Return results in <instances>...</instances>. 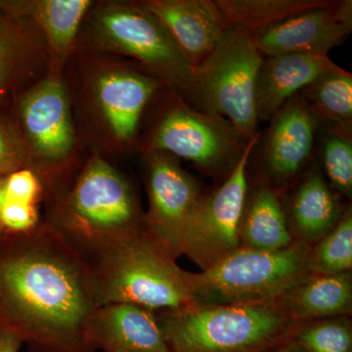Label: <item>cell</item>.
Listing matches in <instances>:
<instances>
[{
  "label": "cell",
  "mask_w": 352,
  "mask_h": 352,
  "mask_svg": "<svg viewBox=\"0 0 352 352\" xmlns=\"http://www.w3.org/2000/svg\"><path fill=\"white\" fill-rule=\"evenodd\" d=\"M335 66L329 56L286 54L264 58L256 80L258 122H270L289 99Z\"/></svg>",
  "instance_id": "cell-17"
},
{
  "label": "cell",
  "mask_w": 352,
  "mask_h": 352,
  "mask_svg": "<svg viewBox=\"0 0 352 352\" xmlns=\"http://www.w3.org/2000/svg\"><path fill=\"white\" fill-rule=\"evenodd\" d=\"M324 175L331 188L340 197L352 195L351 131H344L322 122L318 136Z\"/></svg>",
  "instance_id": "cell-24"
},
{
  "label": "cell",
  "mask_w": 352,
  "mask_h": 352,
  "mask_svg": "<svg viewBox=\"0 0 352 352\" xmlns=\"http://www.w3.org/2000/svg\"><path fill=\"white\" fill-rule=\"evenodd\" d=\"M143 217L131 183L95 157L57 197L47 223L87 258L142 230Z\"/></svg>",
  "instance_id": "cell-2"
},
{
  "label": "cell",
  "mask_w": 352,
  "mask_h": 352,
  "mask_svg": "<svg viewBox=\"0 0 352 352\" xmlns=\"http://www.w3.org/2000/svg\"><path fill=\"white\" fill-rule=\"evenodd\" d=\"M6 199L36 205L43 193V184L31 168H23L9 175L4 182Z\"/></svg>",
  "instance_id": "cell-29"
},
{
  "label": "cell",
  "mask_w": 352,
  "mask_h": 352,
  "mask_svg": "<svg viewBox=\"0 0 352 352\" xmlns=\"http://www.w3.org/2000/svg\"><path fill=\"white\" fill-rule=\"evenodd\" d=\"M292 340L309 352H352V324L349 316L298 324Z\"/></svg>",
  "instance_id": "cell-26"
},
{
  "label": "cell",
  "mask_w": 352,
  "mask_h": 352,
  "mask_svg": "<svg viewBox=\"0 0 352 352\" xmlns=\"http://www.w3.org/2000/svg\"><path fill=\"white\" fill-rule=\"evenodd\" d=\"M241 247L273 252L295 242L289 229L282 197L256 182L250 185L240 223Z\"/></svg>",
  "instance_id": "cell-20"
},
{
  "label": "cell",
  "mask_w": 352,
  "mask_h": 352,
  "mask_svg": "<svg viewBox=\"0 0 352 352\" xmlns=\"http://www.w3.org/2000/svg\"><path fill=\"white\" fill-rule=\"evenodd\" d=\"M22 344L16 336L0 329V352H19Z\"/></svg>",
  "instance_id": "cell-31"
},
{
  "label": "cell",
  "mask_w": 352,
  "mask_h": 352,
  "mask_svg": "<svg viewBox=\"0 0 352 352\" xmlns=\"http://www.w3.org/2000/svg\"><path fill=\"white\" fill-rule=\"evenodd\" d=\"M99 307L87 259L47 222L0 230V329L29 352H97Z\"/></svg>",
  "instance_id": "cell-1"
},
{
  "label": "cell",
  "mask_w": 352,
  "mask_h": 352,
  "mask_svg": "<svg viewBox=\"0 0 352 352\" xmlns=\"http://www.w3.org/2000/svg\"><path fill=\"white\" fill-rule=\"evenodd\" d=\"M24 141L10 120L0 113V179L28 168Z\"/></svg>",
  "instance_id": "cell-28"
},
{
  "label": "cell",
  "mask_w": 352,
  "mask_h": 352,
  "mask_svg": "<svg viewBox=\"0 0 352 352\" xmlns=\"http://www.w3.org/2000/svg\"><path fill=\"white\" fill-rule=\"evenodd\" d=\"M291 189L294 192L284 207L291 232L295 240L314 245L335 228L347 207L331 188L316 162Z\"/></svg>",
  "instance_id": "cell-16"
},
{
  "label": "cell",
  "mask_w": 352,
  "mask_h": 352,
  "mask_svg": "<svg viewBox=\"0 0 352 352\" xmlns=\"http://www.w3.org/2000/svg\"><path fill=\"white\" fill-rule=\"evenodd\" d=\"M19 113L25 133L41 157L62 161L73 148L74 135L66 90L50 78L23 95Z\"/></svg>",
  "instance_id": "cell-14"
},
{
  "label": "cell",
  "mask_w": 352,
  "mask_h": 352,
  "mask_svg": "<svg viewBox=\"0 0 352 352\" xmlns=\"http://www.w3.org/2000/svg\"><path fill=\"white\" fill-rule=\"evenodd\" d=\"M276 302L296 324L351 316L352 273L307 274Z\"/></svg>",
  "instance_id": "cell-19"
},
{
  "label": "cell",
  "mask_w": 352,
  "mask_h": 352,
  "mask_svg": "<svg viewBox=\"0 0 352 352\" xmlns=\"http://www.w3.org/2000/svg\"><path fill=\"white\" fill-rule=\"evenodd\" d=\"M300 95L322 122L352 131V75L346 69L336 65Z\"/></svg>",
  "instance_id": "cell-22"
},
{
  "label": "cell",
  "mask_w": 352,
  "mask_h": 352,
  "mask_svg": "<svg viewBox=\"0 0 352 352\" xmlns=\"http://www.w3.org/2000/svg\"><path fill=\"white\" fill-rule=\"evenodd\" d=\"M266 352H309L295 340H289Z\"/></svg>",
  "instance_id": "cell-32"
},
{
  "label": "cell",
  "mask_w": 352,
  "mask_h": 352,
  "mask_svg": "<svg viewBox=\"0 0 352 352\" xmlns=\"http://www.w3.org/2000/svg\"><path fill=\"white\" fill-rule=\"evenodd\" d=\"M90 4L88 0L0 1V11L15 19L25 16L34 18L47 36L55 55L63 59Z\"/></svg>",
  "instance_id": "cell-21"
},
{
  "label": "cell",
  "mask_w": 352,
  "mask_h": 352,
  "mask_svg": "<svg viewBox=\"0 0 352 352\" xmlns=\"http://www.w3.org/2000/svg\"><path fill=\"white\" fill-rule=\"evenodd\" d=\"M14 18L0 11V106L12 92L19 75L22 48Z\"/></svg>",
  "instance_id": "cell-27"
},
{
  "label": "cell",
  "mask_w": 352,
  "mask_h": 352,
  "mask_svg": "<svg viewBox=\"0 0 352 352\" xmlns=\"http://www.w3.org/2000/svg\"><path fill=\"white\" fill-rule=\"evenodd\" d=\"M85 259L99 307L122 303L155 312L196 305L191 272L178 266L144 229Z\"/></svg>",
  "instance_id": "cell-3"
},
{
  "label": "cell",
  "mask_w": 352,
  "mask_h": 352,
  "mask_svg": "<svg viewBox=\"0 0 352 352\" xmlns=\"http://www.w3.org/2000/svg\"><path fill=\"white\" fill-rule=\"evenodd\" d=\"M310 248L298 240L273 252L241 248L208 270L191 273L194 302L224 305L276 302L308 274Z\"/></svg>",
  "instance_id": "cell-5"
},
{
  "label": "cell",
  "mask_w": 352,
  "mask_h": 352,
  "mask_svg": "<svg viewBox=\"0 0 352 352\" xmlns=\"http://www.w3.org/2000/svg\"><path fill=\"white\" fill-rule=\"evenodd\" d=\"M89 335L96 351L171 352L154 312L135 305L99 307L90 322Z\"/></svg>",
  "instance_id": "cell-15"
},
{
  "label": "cell",
  "mask_w": 352,
  "mask_h": 352,
  "mask_svg": "<svg viewBox=\"0 0 352 352\" xmlns=\"http://www.w3.org/2000/svg\"><path fill=\"white\" fill-rule=\"evenodd\" d=\"M331 0H217L227 25L252 34L307 9L326 6Z\"/></svg>",
  "instance_id": "cell-23"
},
{
  "label": "cell",
  "mask_w": 352,
  "mask_h": 352,
  "mask_svg": "<svg viewBox=\"0 0 352 352\" xmlns=\"http://www.w3.org/2000/svg\"><path fill=\"white\" fill-rule=\"evenodd\" d=\"M166 27L190 64L198 66L228 29L217 0L141 2Z\"/></svg>",
  "instance_id": "cell-13"
},
{
  "label": "cell",
  "mask_w": 352,
  "mask_h": 352,
  "mask_svg": "<svg viewBox=\"0 0 352 352\" xmlns=\"http://www.w3.org/2000/svg\"><path fill=\"white\" fill-rule=\"evenodd\" d=\"M259 131L232 173L210 193H204L189 220L183 237L182 256L207 270L241 249L240 223L244 210L249 176L248 166Z\"/></svg>",
  "instance_id": "cell-9"
},
{
  "label": "cell",
  "mask_w": 352,
  "mask_h": 352,
  "mask_svg": "<svg viewBox=\"0 0 352 352\" xmlns=\"http://www.w3.org/2000/svg\"><path fill=\"white\" fill-rule=\"evenodd\" d=\"M352 32V1H332L307 9L252 34L263 58L302 54L328 56Z\"/></svg>",
  "instance_id": "cell-12"
},
{
  "label": "cell",
  "mask_w": 352,
  "mask_h": 352,
  "mask_svg": "<svg viewBox=\"0 0 352 352\" xmlns=\"http://www.w3.org/2000/svg\"><path fill=\"white\" fill-rule=\"evenodd\" d=\"M156 317L171 352H266L298 326L277 302L193 305Z\"/></svg>",
  "instance_id": "cell-4"
},
{
  "label": "cell",
  "mask_w": 352,
  "mask_h": 352,
  "mask_svg": "<svg viewBox=\"0 0 352 352\" xmlns=\"http://www.w3.org/2000/svg\"><path fill=\"white\" fill-rule=\"evenodd\" d=\"M94 28L103 45L135 58L192 103L195 67L166 27L142 4L105 7L97 15Z\"/></svg>",
  "instance_id": "cell-7"
},
{
  "label": "cell",
  "mask_w": 352,
  "mask_h": 352,
  "mask_svg": "<svg viewBox=\"0 0 352 352\" xmlns=\"http://www.w3.org/2000/svg\"><path fill=\"white\" fill-rule=\"evenodd\" d=\"M249 141L229 120L177 100L157 124L149 152H164L191 162L201 173L223 178L232 173Z\"/></svg>",
  "instance_id": "cell-8"
},
{
  "label": "cell",
  "mask_w": 352,
  "mask_h": 352,
  "mask_svg": "<svg viewBox=\"0 0 352 352\" xmlns=\"http://www.w3.org/2000/svg\"><path fill=\"white\" fill-rule=\"evenodd\" d=\"M163 83L156 76L134 71H115L99 78V104L116 138H133L146 105Z\"/></svg>",
  "instance_id": "cell-18"
},
{
  "label": "cell",
  "mask_w": 352,
  "mask_h": 352,
  "mask_svg": "<svg viewBox=\"0 0 352 352\" xmlns=\"http://www.w3.org/2000/svg\"><path fill=\"white\" fill-rule=\"evenodd\" d=\"M4 182H6V179H0V212H1L2 206H3L4 201H6ZM2 228H3V227H2L1 221H0V230H1Z\"/></svg>",
  "instance_id": "cell-33"
},
{
  "label": "cell",
  "mask_w": 352,
  "mask_h": 352,
  "mask_svg": "<svg viewBox=\"0 0 352 352\" xmlns=\"http://www.w3.org/2000/svg\"><path fill=\"white\" fill-rule=\"evenodd\" d=\"M307 272L312 275H337L351 272L352 212L347 207L339 223L323 239L310 248Z\"/></svg>",
  "instance_id": "cell-25"
},
{
  "label": "cell",
  "mask_w": 352,
  "mask_h": 352,
  "mask_svg": "<svg viewBox=\"0 0 352 352\" xmlns=\"http://www.w3.org/2000/svg\"><path fill=\"white\" fill-rule=\"evenodd\" d=\"M0 221L6 230L25 232L38 226L39 220L36 205L6 199L0 212Z\"/></svg>",
  "instance_id": "cell-30"
},
{
  "label": "cell",
  "mask_w": 352,
  "mask_h": 352,
  "mask_svg": "<svg viewBox=\"0 0 352 352\" xmlns=\"http://www.w3.org/2000/svg\"><path fill=\"white\" fill-rule=\"evenodd\" d=\"M263 56L249 32L228 27L214 50L195 67V107L226 118L252 140L258 131L256 80Z\"/></svg>",
  "instance_id": "cell-6"
},
{
  "label": "cell",
  "mask_w": 352,
  "mask_h": 352,
  "mask_svg": "<svg viewBox=\"0 0 352 352\" xmlns=\"http://www.w3.org/2000/svg\"><path fill=\"white\" fill-rule=\"evenodd\" d=\"M258 144V182L283 195L314 163L321 120L302 95L289 99L270 120Z\"/></svg>",
  "instance_id": "cell-10"
},
{
  "label": "cell",
  "mask_w": 352,
  "mask_h": 352,
  "mask_svg": "<svg viewBox=\"0 0 352 352\" xmlns=\"http://www.w3.org/2000/svg\"><path fill=\"white\" fill-rule=\"evenodd\" d=\"M147 192L149 208L143 217L146 234L175 261L182 256L183 237L204 192L182 168L177 157L149 152Z\"/></svg>",
  "instance_id": "cell-11"
}]
</instances>
